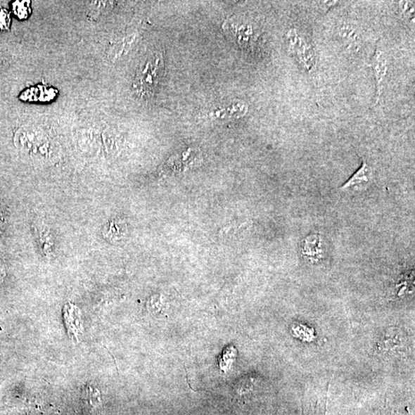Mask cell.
I'll return each instance as SVG.
<instances>
[{"mask_svg": "<svg viewBox=\"0 0 415 415\" xmlns=\"http://www.w3.org/2000/svg\"><path fill=\"white\" fill-rule=\"evenodd\" d=\"M285 38L289 53L294 56L302 68L307 72H313L317 68V56L309 42L295 28L288 30Z\"/></svg>", "mask_w": 415, "mask_h": 415, "instance_id": "2", "label": "cell"}, {"mask_svg": "<svg viewBox=\"0 0 415 415\" xmlns=\"http://www.w3.org/2000/svg\"><path fill=\"white\" fill-rule=\"evenodd\" d=\"M370 168L365 160H363L361 167L357 170L352 177L340 189L347 190L355 186L369 184Z\"/></svg>", "mask_w": 415, "mask_h": 415, "instance_id": "6", "label": "cell"}, {"mask_svg": "<svg viewBox=\"0 0 415 415\" xmlns=\"http://www.w3.org/2000/svg\"><path fill=\"white\" fill-rule=\"evenodd\" d=\"M340 33L343 39H346L347 41L351 42L357 39V32L352 26H344Z\"/></svg>", "mask_w": 415, "mask_h": 415, "instance_id": "10", "label": "cell"}, {"mask_svg": "<svg viewBox=\"0 0 415 415\" xmlns=\"http://www.w3.org/2000/svg\"><path fill=\"white\" fill-rule=\"evenodd\" d=\"M163 70L164 60L162 54L149 56L137 71L134 83L136 93L143 98L153 96L159 86Z\"/></svg>", "mask_w": 415, "mask_h": 415, "instance_id": "1", "label": "cell"}, {"mask_svg": "<svg viewBox=\"0 0 415 415\" xmlns=\"http://www.w3.org/2000/svg\"><path fill=\"white\" fill-rule=\"evenodd\" d=\"M14 15L20 20H26L31 13L30 1H15L12 5Z\"/></svg>", "mask_w": 415, "mask_h": 415, "instance_id": "7", "label": "cell"}, {"mask_svg": "<svg viewBox=\"0 0 415 415\" xmlns=\"http://www.w3.org/2000/svg\"><path fill=\"white\" fill-rule=\"evenodd\" d=\"M57 94L54 88L39 85L23 91L20 98L29 103H48L53 101Z\"/></svg>", "mask_w": 415, "mask_h": 415, "instance_id": "5", "label": "cell"}, {"mask_svg": "<svg viewBox=\"0 0 415 415\" xmlns=\"http://www.w3.org/2000/svg\"><path fill=\"white\" fill-rule=\"evenodd\" d=\"M11 15L4 8H0V29L7 30L11 27Z\"/></svg>", "mask_w": 415, "mask_h": 415, "instance_id": "9", "label": "cell"}, {"mask_svg": "<svg viewBox=\"0 0 415 415\" xmlns=\"http://www.w3.org/2000/svg\"><path fill=\"white\" fill-rule=\"evenodd\" d=\"M371 68L376 82V105H377L383 94L384 82L388 70L387 57L378 46H377L375 54L372 57Z\"/></svg>", "mask_w": 415, "mask_h": 415, "instance_id": "3", "label": "cell"}, {"mask_svg": "<svg viewBox=\"0 0 415 415\" xmlns=\"http://www.w3.org/2000/svg\"><path fill=\"white\" fill-rule=\"evenodd\" d=\"M63 317L70 337L78 342L79 336L82 333L83 331L81 312L78 307L71 303L65 305L63 309Z\"/></svg>", "mask_w": 415, "mask_h": 415, "instance_id": "4", "label": "cell"}, {"mask_svg": "<svg viewBox=\"0 0 415 415\" xmlns=\"http://www.w3.org/2000/svg\"><path fill=\"white\" fill-rule=\"evenodd\" d=\"M400 7L402 14L406 19L414 20V2L401 1L400 3Z\"/></svg>", "mask_w": 415, "mask_h": 415, "instance_id": "8", "label": "cell"}]
</instances>
